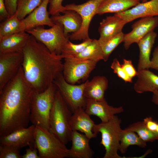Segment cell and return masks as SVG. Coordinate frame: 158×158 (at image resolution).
Returning <instances> with one entry per match:
<instances>
[{
  "mask_svg": "<svg viewBox=\"0 0 158 158\" xmlns=\"http://www.w3.org/2000/svg\"><path fill=\"white\" fill-rule=\"evenodd\" d=\"M33 91L21 66L0 92V137L28 127Z\"/></svg>",
  "mask_w": 158,
  "mask_h": 158,
  "instance_id": "cell-1",
  "label": "cell"
},
{
  "mask_svg": "<svg viewBox=\"0 0 158 158\" xmlns=\"http://www.w3.org/2000/svg\"><path fill=\"white\" fill-rule=\"evenodd\" d=\"M143 121L149 130L156 133L158 122L154 120L151 117H146L144 119Z\"/></svg>",
  "mask_w": 158,
  "mask_h": 158,
  "instance_id": "cell-39",
  "label": "cell"
},
{
  "mask_svg": "<svg viewBox=\"0 0 158 158\" xmlns=\"http://www.w3.org/2000/svg\"><path fill=\"white\" fill-rule=\"evenodd\" d=\"M103 0H89L83 4H71L64 6L65 10H72L78 13L82 20L81 26L79 30L75 33L68 35L71 40L83 41L89 38V29L90 24Z\"/></svg>",
  "mask_w": 158,
  "mask_h": 158,
  "instance_id": "cell-9",
  "label": "cell"
},
{
  "mask_svg": "<svg viewBox=\"0 0 158 158\" xmlns=\"http://www.w3.org/2000/svg\"><path fill=\"white\" fill-rule=\"evenodd\" d=\"M92 40L89 38L79 44L73 43L69 40L65 45L61 54L62 59L73 57L79 54Z\"/></svg>",
  "mask_w": 158,
  "mask_h": 158,
  "instance_id": "cell-31",
  "label": "cell"
},
{
  "mask_svg": "<svg viewBox=\"0 0 158 158\" xmlns=\"http://www.w3.org/2000/svg\"><path fill=\"white\" fill-rule=\"evenodd\" d=\"M121 66L126 73L130 78L132 79L134 77L137 76L138 71L135 69L131 60L123 59Z\"/></svg>",
  "mask_w": 158,
  "mask_h": 158,
  "instance_id": "cell-36",
  "label": "cell"
},
{
  "mask_svg": "<svg viewBox=\"0 0 158 158\" xmlns=\"http://www.w3.org/2000/svg\"><path fill=\"white\" fill-rule=\"evenodd\" d=\"M121 120L115 115L108 122L95 124L93 132L96 135L101 134L100 144L105 150L104 158H121L118 154L120 148V138L122 129Z\"/></svg>",
  "mask_w": 158,
  "mask_h": 158,
  "instance_id": "cell-5",
  "label": "cell"
},
{
  "mask_svg": "<svg viewBox=\"0 0 158 158\" xmlns=\"http://www.w3.org/2000/svg\"><path fill=\"white\" fill-rule=\"evenodd\" d=\"M150 68L158 71V45L155 48L152 54V57L150 59Z\"/></svg>",
  "mask_w": 158,
  "mask_h": 158,
  "instance_id": "cell-40",
  "label": "cell"
},
{
  "mask_svg": "<svg viewBox=\"0 0 158 158\" xmlns=\"http://www.w3.org/2000/svg\"><path fill=\"white\" fill-rule=\"evenodd\" d=\"M23 53L24 75L35 91L45 90L62 73L61 55L51 52L31 35Z\"/></svg>",
  "mask_w": 158,
  "mask_h": 158,
  "instance_id": "cell-2",
  "label": "cell"
},
{
  "mask_svg": "<svg viewBox=\"0 0 158 158\" xmlns=\"http://www.w3.org/2000/svg\"><path fill=\"white\" fill-rule=\"evenodd\" d=\"M72 113L57 89L50 114L49 130L65 145L71 141Z\"/></svg>",
  "mask_w": 158,
  "mask_h": 158,
  "instance_id": "cell-3",
  "label": "cell"
},
{
  "mask_svg": "<svg viewBox=\"0 0 158 158\" xmlns=\"http://www.w3.org/2000/svg\"><path fill=\"white\" fill-rule=\"evenodd\" d=\"M157 36V34L154 31H152L137 43L139 49L138 71L150 68L151 51Z\"/></svg>",
  "mask_w": 158,
  "mask_h": 158,
  "instance_id": "cell-21",
  "label": "cell"
},
{
  "mask_svg": "<svg viewBox=\"0 0 158 158\" xmlns=\"http://www.w3.org/2000/svg\"><path fill=\"white\" fill-rule=\"evenodd\" d=\"M156 133L158 135V122L157 127V130L156 131Z\"/></svg>",
  "mask_w": 158,
  "mask_h": 158,
  "instance_id": "cell-43",
  "label": "cell"
},
{
  "mask_svg": "<svg viewBox=\"0 0 158 158\" xmlns=\"http://www.w3.org/2000/svg\"><path fill=\"white\" fill-rule=\"evenodd\" d=\"M36 126L32 124L26 128L17 129L0 137V145L10 146L19 150L34 143Z\"/></svg>",
  "mask_w": 158,
  "mask_h": 158,
  "instance_id": "cell-14",
  "label": "cell"
},
{
  "mask_svg": "<svg viewBox=\"0 0 158 158\" xmlns=\"http://www.w3.org/2000/svg\"><path fill=\"white\" fill-rule=\"evenodd\" d=\"M56 90L53 83L42 92L33 90L30 114L32 124L49 130L50 114Z\"/></svg>",
  "mask_w": 158,
  "mask_h": 158,
  "instance_id": "cell-4",
  "label": "cell"
},
{
  "mask_svg": "<svg viewBox=\"0 0 158 158\" xmlns=\"http://www.w3.org/2000/svg\"><path fill=\"white\" fill-rule=\"evenodd\" d=\"M111 68L114 73L122 79L125 82H132V79L130 78L125 73L123 69L121 64L116 58L114 59L111 66Z\"/></svg>",
  "mask_w": 158,
  "mask_h": 158,
  "instance_id": "cell-34",
  "label": "cell"
},
{
  "mask_svg": "<svg viewBox=\"0 0 158 158\" xmlns=\"http://www.w3.org/2000/svg\"><path fill=\"white\" fill-rule=\"evenodd\" d=\"M26 150L25 153L22 156V158H40L37 154L38 150L34 143L29 146Z\"/></svg>",
  "mask_w": 158,
  "mask_h": 158,
  "instance_id": "cell-37",
  "label": "cell"
},
{
  "mask_svg": "<svg viewBox=\"0 0 158 158\" xmlns=\"http://www.w3.org/2000/svg\"><path fill=\"white\" fill-rule=\"evenodd\" d=\"M0 158H22L20 150L13 147L0 145Z\"/></svg>",
  "mask_w": 158,
  "mask_h": 158,
  "instance_id": "cell-33",
  "label": "cell"
},
{
  "mask_svg": "<svg viewBox=\"0 0 158 158\" xmlns=\"http://www.w3.org/2000/svg\"><path fill=\"white\" fill-rule=\"evenodd\" d=\"M138 0L140 1H140H142V2L143 1V0Z\"/></svg>",
  "mask_w": 158,
  "mask_h": 158,
  "instance_id": "cell-45",
  "label": "cell"
},
{
  "mask_svg": "<svg viewBox=\"0 0 158 158\" xmlns=\"http://www.w3.org/2000/svg\"><path fill=\"white\" fill-rule=\"evenodd\" d=\"M30 36L22 31L0 38V53L23 52Z\"/></svg>",
  "mask_w": 158,
  "mask_h": 158,
  "instance_id": "cell-20",
  "label": "cell"
},
{
  "mask_svg": "<svg viewBox=\"0 0 158 158\" xmlns=\"http://www.w3.org/2000/svg\"><path fill=\"white\" fill-rule=\"evenodd\" d=\"M126 128L135 132L142 140L146 142L158 140V135L149 130L143 121L135 122L130 125Z\"/></svg>",
  "mask_w": 158,
  "mask_h": 158,
  "instance_id": "cell-29",
  "label": "cell"
},
{
  "mask_svg": "<svg viewBox=\"0 0 158 158\" xmlns=\"http://www.w3.org/2000/svg\"><path fill=\"white\" fill-rule=\"evenodd\" d=\"M158 26V16L148 17L140 18L132 25V30L125 34L124 47L128 49L133 43H137L150 32L154 31Z\"/></svg>",
  "mask_w": 158,
  "mask_h": 158,
  "instance_id": "cell-12",
  "label": "cell"
},
{
  "mask_svg": "<svg viewBox=\"0 0 158 158\" xmlns=\"http://www.w3.org/2000/svg\"><path fill=\"white\" fill-rule=\"evenodd\" d=\"M108 85L107 78L103 76H94L89 81L87 80L84 90V95L86 99L96 101L105 99L104 94Z\"/></svg>",
  "mask_w": 158,
  "mask_h": 158,
  "instance_id": "cell-23",
  "label": "cell"
},
{
  "mask_svg": "<svg viewBox=\"0 0 158 158\" xmlns=\"http://www.w3.org/2000/svg\"><path fill=\"white\" fill-rule=\"evenodd\" d=\"M140 3L138 0H103L99 6L97 14L116 13L125 11Z\"/></svg>",
  "mask_w": 158,
  "mask_h": 158,
  "instance_id": "cell-25",
  "label": "cell"
},
{
  "mask_svg": "<svg viewBox=\"0 0 158 158\" xmlns=\"http://www.w3.org/2000/svg\"><path fill=\"white\" fill-rule=\"evenodd\" d=\"M62 74L66 81L75 84L81 80H86L95 68L98 62L77 59L73 58L64 59Z\"/></svg>",
  "mask_w": 158,
  "mask_h": 158,
  "instance_id": "cell-10",
  "label": "cell"
},
{
  "mask_svg": "<svg viewBox=\"0 0 158 158\" xmlns=\"http://www.w3.org/2000/svg\"><path fill=\"white\" fill-rule=\"evenodd\" d=\"M36 126L35 142L40 158L68 157L65 144L49 130Z\"/></svg>",
  "mask_w": 158,
  "mask_h": 158,
  "instance_id": "cell-6",
  "label": "cell"
},
{
  "mask_svg": "<svg viewBox=\"0 0 158 158\" xmlns=\"http://www.w3.org/2000/svg\"><path fill=\"white\" fill-rule=\"evenodd\" d=\"M50 0H43L40 5L21 21L20 31H25L35 27L47 25L52 27L55 23L49 17L47 9Z\"/></svg>",
  "mask_w": 158,
  "mask_h": 158,
  "instance_id": "cell-13",
  "label": "cell"
},
{
  "mask_svg": "<svg viewBox=\"0 0 158 158\" xmlns=\"http://www.w3.org/2000/svg\"><path fill=\"white\" fill-rule=\"evenodd\" d=\"M127 23L119 16L114 14L102 19L98 28L100 36L98 40L102 45L122 32Z\"/></svg>",
  "mask_w": 158,
  "mask_h": 158,
  "instance_id": "cell-17",
  "label": "cell"
},
{
  "mask_svg": "<svg viewBox=\"0 0 158 158\" xmlns=\"http://www.w3.org/2000/svg\"><path fill=\"white\" fill-rule=\"evenodd\" d=\"M43 0H18L17 9L13 15L22 20L38 6Z\"/></svg>",
  "mask_w": 158,
  "mask_h": 158,
  "instance_id": "cell-30",
  "label": "cell"
},
{
  "mask_svg": "<svg viewBox=\"0 0 158 158\" xmlns=\"http://www.w3.org/2000/svg\"><path fill=\"white\" fill-rule=\"evenodd\" d=\"M69 58L97 62L103 60V53L98 40L92 39L91 42L79 54L73 57Z\"/></svg>",
  "mask_w": 158,
  "mask_h": 158,
  "instance_id": "cell-26",
  "label": "cell"
},
{
  "mask_svg": "<svg viewBox=\"0 0 158 158\" xmlns=\"http://www.w3.org/2000/svg\"><path fill=\"white\" fill-rule=\"evenodd\" d=\"M6 8L9 14V17L15 13L17 7L18 0H4Z\"/></svg>",
  "mask_w": 158,
  "mask_h": 158,
  "instance_id": "cell-38",
  "label": "cell"
},
{
  "mask_svg": "<svg viewBox=\"0 0 158 158\" xmlns=\"http://www.w3.org/2000/svg\"><path fill=\"white\" fill-rule=\"evenodd\" d=\"M153 93L152 101L155 104L158 105V91H154Z\"/></svg>",
  "mask_w": 158,
  "mask_h": 158,
  "instance_id": "cell-42",
  "label": "cell"
},
{
  "mask_svg": "<svg viewBox=\"0 0 158 158\" xmlns=\"http://www.w3.org/2000/svg\"><path fill=\"white\" fill-rule=\"evenodd\" d=\"M21 20L13 15L1 22L0 38L21 32Z\"/></svg>",
  "mask_w": 158,
  "mask_h": 158,
  "instance_id": "cell-28",
  "label": "cell"
},
{
  "mask_svg": "<svg viewBox=\"0 0 158 158\" xmlns=\"http://www.w3.org/2000/svg\"><path fill=\"white\" fill-rule=\"evenodd\" d=\"M23 52L0 53V92L22 66Z\"/></svg>",
  "mask_w": 158,
  "mask_h": 158,
  "instance_id": "cell-11",
  "label": "cell"
},
{
  "mask_svg": "<svg viewBox=\"0 0 158 158\" xmlns=\"http://www.w3.org/2000/svg\"><path fill=\"white\" fill-rule=\"evenodd\" d=\"M63 0H50L49 12L51 16L63 13L65 11L64 6L62 5Z\"/></svg>",
  "mask_w": 158,
  "mask_h": 158,
  "instance_id": "cell-35",
  "label": "cell"
},
{
  "mask_svg": "<svg viewBox=\"0 0 158 158\" xmlns=\"http://www.w3.org/2000/svg\"><path fill=\"white\" fill-rule=\"evenodd\" d=\"M54 23L49 28L40 26L25 31L44 45L51 52L61 55L69 39L64 34L63 25L58 23Z\"/></svg>",
  "mask_w": 158,
  "mask_h": 158,
  "instance_id": "cell-7",
  "label": "cell"
},
{
  "mask_svg": "<svg viewBox=\"0 0 158 158\" xmlns=\"http://www.w3.org/2000/svg\"><path fill=\"white\" fill-rule=\"evenodd\" d=\"M9 17V14L6 8L4 0H0V20H5Z\"/></svg>",
  "mask_w": 158,
  "mask_h": 158,
  "instance_id": "cell-41",
  "label": "cell"
},
{
  "mask_svg": "<svg viewBox=\"0 0 158 158\" xmlns=\"http://www.w3.org/2000/svg\"><path fill=\"white\" fill-rule=\"evenodd\" d=\"M138 72L137 79L133 87L136 92L142 93L158 91V75L147 69Z\"/></svg>",
  "mask_w": 158,
  "mask_h": 158,
  "instance_id": "cell-24",
  "label": "cell"
},
{
  "mask_svg": "<svg viewBox=\"0 0 158 158\" xmlns=\"http://www.w3.org/2000/svg\"><path fill=\"white\" fill-rule=\"evenodd\" d=\"M125 34L122 32L113 37L105 43L100 45L104 61H107L113 51L124 40Z\"/></svg>",
  "mask_w": 158,
  "mask_h": 158,
  "instance_id": "cell-32",
  "label": "cell"
},
{
  "mask_svg": "<svg viewBox=\"0 0 158 158\" xmlns=\"http://www.w3.org/2000/svg\"><path fill=\"white\" fill-rule=\"evenodd\" d=\"M147 1V0H143V1L142 2H144L146 1Z\"/></svg>",
  "mask_w": 158,
  "mask_h": 158,
  "instance_id": "cell-44",
  "label": "cell"
},
{
  "mask_svg": "<svg viewBox=\"0 0 158 158\" xmlns=\"http://www.w3.org/2000/svg\"><path fill=\"white\" fill-rule=\"evenodd\" d=\"M85 110L90 116H96L101 119L102 122L105 123L115 114L123 112L124 109L121 106L114 107L109 105L105 99L101 101L86 99Z\"/></svg>",
  "mask_w": 158,
  "mask_h": 158,
  "instance_id": "cell-16",
  "label": "cell"
},
{
  "mask_svg": "<svg viewBox=\"0 0 158 158\" xmlns=\"http://www.w3.org/2000/svg\"><path fill=\"white\" fill-rule=\"evenodd\" d=\"M127 23L138 18L158 16V0L140 3L125 11L115 13Z\"/></svg>",
  "mask_w": 158,
  "mask_h": 158,
  "instance_id": "cell-15",
  "label": "cell"
},
{
  "mask_svg": "<svg viewBox=\"0 0 158 158\" xmlns=\"http://www.w3.org/2000/svg\"><path fill=\"white\" fill-rule=\"evenodd\" d=\"M73 113L70 121L72 131H80L83 133L90 140L95 138L97 135L93 132L95 124L85 109H78Z\"/></svg>",
  "mask_w": 158,
  "mask_h": 158,
  "instance_id": "cell-18",
  "label": "cell"
},
{
  "mask_svg": "<svg viewBox=\"0 0 158 158\" xmlns=\"http://www.w3.org/2000/svg\"><path fill=\"white\" fill-rule=\"evenodd\" d=\"M63 13L52 16L51 18L54 23H58L63 25L64 34L68 37V33H75L79 30L82 19L79 14L73 10H66Z\"/></svg>",
  "mask_w": 158,
  "mask_h": 158,
  "instance_id": "cell-22",
  "label": "cell"
},
{
  "mask_svg": "<svg viewBox=\"0 0 158 158\" xmlns=\"http://www.w3.org/2000/svg\"><path fill=\"white\" fill-rule=\"evenodd\" d=\"M146 143L135 132L126 128L122 129L121 132L119 150L121 153L124 154L129 146L133 145L145 148L146 146Z\"/></svg>",
  "mask_w": 158,
  "mask_h": 158,
  "instance_id": "cell-27",
  "label": "cell"
},
{
  "mask_svg": "<svg viewBox=\"0 0 158 158\" xmlns=\"http://www.w3.org/2000/svg\"><path fill=\"white\" fill-rule=\"evenodd\" d=\"M87 82L86 80L79 85L69 83L64 79L62 73L53 82L72 113L80 108L85 109L86 99L84 93Z\"/></svg>",
  "mask_w": 158,
  "mask_h": 158,
  "instance_id": "cell-8",
  "label": "cell"
},
{
  "mask_svg": "<svg viewBox=\"0 0 158 158\" xmlns=\"http://www.w3.org/2000/svg\"><path fill=\"white\" fill-rule=\"evenodd\" d=\"M90 140L85 135L77 131H72L71 138L72 145L69 149L68 157L92 158L94 153L90 146Z\"/></svg>",
  "mask_w": 158,
  "mask_h": 158,
  "instance_id": "cell-19",
  "label": "cell"
}]
</instances>
